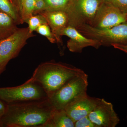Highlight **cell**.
<instances>
[{"mask_svg": "<svg viewBox=\"0 0 127 127\" xmlns=\"http://www.w3.org/2000/svg\"><path fill=\"white\" fill-rule=\"evenodd\" d=\"M104 0H69L65 11L68 26L76 29L83 25L91 26Z\"/></svg>", "mask_w": 127, "mask_h": 127, "instance_id": "4", "label": "cell"}, {"mask_svg": "<svg viewBox=\"0 0 127 127\" xmlns=\"http://www.w3.org/2000/svg\"><path fill=\"white\" fill-rule=\"evenodd\" d=\"M47 98L42 87L31 78L18 86L0 88V99L6 103L45 100Z\"/></svg>", "mask_w": 127, "mask_h": 127, "instance_id": "5", "label": "cell"}, {"mask_svg": "<svg viewBox=\"0 0 127 127\" xmlns=\"http://www.w3.org/2000/svg\"><path fill=\"white\" fill-rule=\"evenodd\" d=\"M114 48L123 52L127 54V45H119V44H113L111 45Z\"/></svg>", "mask_w": 127, "mask_h": 127, "instance_id": "23", "label": "cell"}, {"mask_svg": "<svg viewBox=\"0 0 127 127\" xmlns=\"http://www.w3.org/2000/svg\"><path fill=\"white\" fill-rule=\"evenodd\" d=\"M46 11H65L69 0H45ZM45 10V11H46Z\"/></svg>", "mask_w": 127, "mask_h": 127, "instance_id": "18", "label": "cell"}, {"mask_svg": "<svg viewBox=\"0 0 127 127\" xmlns=\"http://www.w3.org/2000/svg\"><path fill=\"white\" fill-rule=\"evenodd\" d=\"M0 12L10 16L17 25L22 24L19 10L10 0H0Z\"/></svg>", "mask_w": 127, "mask_h": 127, "instance_id": "15", "label": "cell"}, {"mask_svg": "<svg viewBox=\"0 0 127 127\" xmlns=\"http://www.w3.org/2000/svg\"><path fill=\"white\" fill-rule=\"evenodd\" d=\"M17 25L10 16L0 12V42L15 33Z\"/></svg>", "mask_w": 127, "mask_h": 127, "instance_id": "14", "label": "cell"}, {"mask_svg": "<svg viewBox=\"0 0 127 127\" xmlns=\"http://www.w3.org/2000/svg\"></svg>", "mask_w": 127, "mask_h": 127, "instance_id": "28", "label": "cell"}, {"mask_svg": "<svg viewBox=\"0 0 127 127\" xmlns=\"http://www.w3.org/2000/svg\"><path fill=\"white\" fill-rule=\"evenodd\" d=\"M53 109L47 99L6 103L1 127H43Z\"/></svg>", "mask_w": 127, "mask_h": 127, "instance_id": "1", "label": "cell"}, {"mask_svg": "<svg viewBox=\"0 0 127 127\" xmlns=\"http://www.w3.org/2000/svg\"><path fill=\"white\" fill-rule=\"evenodd\" d=\"M60 35L61 37L66 36L70 38L67 43V46L71 52L80 53L85 48L92 47L98 49L102 46L99 41L87 37L75 28L70 26L62 30Z\"/></svg>", "mask_w": 127, "mask_h": 127, "instance_id": "10", "label": "cell"}, {"mask_svg": "<svg viewBox=\"0 0 127 127\" xmlns=\"http://www.w3.org/2000/svg\"><path fill=\"white\" fill-rule=\"evenodd\" d=\"M46 10V4L45 0L36 1L34 12V15L41 14Z\"/></svg>", "mask_w": 127, "mask_h": 127, "instance_id": "22", "label": "cell"}, {"mask_svg": "<svg viewBox=\"0 0 127 127\" xmlns=\"http://www.w3.org/2000/svg\"><path fill=\"white\" fill-rule=\"evenodd\" d=\"M99 99L89 96L87 94L73 101L67 106L65 109L75 123L88 116L95 108Z\"/></svg>", "mask_w": 127, "mask_h": 127, "instance_id": "11", "label": "cell"}, {"mask_svg": "<svg viewBox=\"0 0 127 127\" xmlns=\"http://www.w3.org/2000/svg\"><path fill=\"white\" fill-rule=\"evenodd\" d=\"M127 22V14L104 0L91 26L98 29H107Z\"/></svg>", "mask_w": 127, "mask_h": 127, "instance_id": "8", "label": "cell"}, {"mask_svg": "<svg viewBox=\"0 0 127 127\" xmlns=\"http://www.w3.org/2000/svg\"></svg>", "mask_w": 127, "mask_h": 127, "instance_id": "29", "label": "cell"}, {"mask_svg": "<svg viewBox=\"0 0 127 127\" xmlns=\"http://www.w3.org/2000/svg\"><path fill=\"white\" fill-rule=\"evenodd\" d=\"M84 72L71 65L51 61L40 64L31 78L42 87L48 97L70 79Z\"/></svg>", "mask_w": 127, "mask_h": 127, "instance_id": "2", "label": "cell"}, {"mask_svg": "<svg viewBox=\"0 0 127 127\" xmlns=\"http://www.w3.org/2000/svg\"><path fill=\"white\" fill-rule=\"evenodd\" d=\"M6 104L4 101L0 99V119L2 117L5 112Z\"/></svg>", "mask_w": 127, "mask_h": 127, "instance_id": "25", "label": "cell"}, {"mask_svg": "<svg viewBox=\"0 0 127 127\" xmlns=\"http://www.w3.org/2000/svg\"><path fill=\"white\" fill-rule=\"evenodd\" d=\"M0 127H1V126L0 124Z\"/></svg>", "mask_w": 127, "mask_h": 127, "instance_id": "26", "label": "cell"}, {"mask_svg": "<svg viewBox=\"0 0 127 127\" xmlns=\"http://www.w3.org/2000/svg\"><path fill=\"white\" fill-rule=\"evenodd\" d=\"M11 0V2L15 5L16 7H17L20 15L21 10L25 0Z\"/></svg>", "mask_w": 127, "mask_h": 127, "instance_id": "24", "label": "cell"}, {"mask_svg": "<svg viewBox=\"0 0 127 127\" xmlns=\"http://www.w3.org/2000/svg\"><path fill=\"white\" fill-rule=\"evenodd\" d=\"M10 0V1H11V0Z\"/></svg>", "mask_w": 127, "mask_h": 127, "instance_id": "30", "label": "cell"}, {"mask_svg": "<svg viewBox=\"0 0 127 127\" xmlns=\"http://www.w3.org/2000/svg\"><path fill=\"white\" fill-rule=\"evenodd\" d=\"M75 123L65 109H53L50 118L43 127H74Z\"/></svg>", "mask_w": 127, "mask_h": 127, "instance_id": "13", "label": "cell"}, {"mask_svg": "<svg viewBox=\"0 0 127 127\" xmlns=\"http://www.w3.org/2000/svg\"><path fill=\"white\" fill-rule=\"evenodd\" d=\"M46 18L55 36L57 43H62L60 33L64 28L68 26L67 14L64 11H45L41 13Z\"/></svg>", "mask_w": 127, "mask_h": 127, "instance_id": "12", "label": "cell"}, {"mask_svg": "<svg viewBox=\"0 0 127 127\" xmlns=\"http://www.w3.org/2000/svg\"><path fill=\"white\" fill-rule=\"evenodd\" d=\"M74 127H97L89 118L86 116L75 122Z\"/></svg>", "mask_w": 127, "mask_h": 127, "instance_id": "21", "label": "cell"}, {"mask_svg": "<svg viewBox=\"0 0 127 127\" xmlns=\"http://www.w3.org/2000/svg\"><path fill=\"white\" fill-rule=\"evenodd\" d=\"M35 36L28 27L18 28L15 32L0 42V75L8 63L18 56L30 38Z\"/></svg>", "mask_w": 127, "mask_h": 127, "instance_id": "7", "label": "cell"}, {"mask_svg": "<svg viewBox=\"0 0 127 127\" xmlns=\"http://www.w3.org/2000/svg\"><path fill=\"white\" fill-rule=\"evenodd\" d=\"M35 31L38 34L45 37L51 43H54L56 42L55 36L47 23L39 26Z\"/></svg>", "mask_w": 127, "mask_h": 127, "instance_id": "19", "label": "cell"}, {"mask_svg": "<svg viewBox=\"0 0 127 127\" xmlns=\"http://www.w3.org/2000/svg\"><path fill=\"white\" fill-rule=\"evenodd\" d=\"M35 2V0H24L20 12L22 24L26 22L29 18L34 15Z\"/></svg>", "mask_w": 127, "mask_h": 127, "instance_id": "16", "label": "cell"}, {"mask_svg": "<svg viewBox=\"0 0 127 127\" xmlns=\"http://www.w3.org/2000/svg\"><path fill=\"white\" fill-rule=\"evenodd\" d=\"M77 29L87 37L99 41L102 46L127 45V22L107 29H98L85 25Z\"/></svg>", "mask_w": 127, "mask_h": 127, "instance_id": "6", "label": "cell"}, {"mask_svg": "<svg viewBox=\"0 0 127 127\" xmlns=\"http://www.w3.org/2000/svg\"><path fill=\"white\" fill-rule=\"evenodd\" d=\"M26 23L28 24V28L30 32L33 33L37 28L42 24L47 23L46 18L41 14L34 15L29 18Z\"/></svg>", "mask_w": 127, "mask_h": 127, "instance_id": "17", "label": "cell"}, {"mask_svg": "<svg viewBox=\"0 0 127 127\" xmlns=\"http://www.w3.org/2000/svg\"><path fill=\"white\" fill-rule=\"evenodd\" d=\"M35 0L37 1V0Z\"/></svg>", "mask_w": 127, "mask_h": 127, "instance_id": "27", "label": "cell"}, {"mask_svg": "<svg viewBox=\"0 0 127 127\" xmlns=\"http://www.w3.org/2000/svg\"><path fill=\"white\" fill-rule=\"evenodd\" d=\"M88 75L83 72L73 77L47 98L53 109H65L79 98L87 95Z\"/></svg>", "mask_w": 127, "mask_h": 127, "instance_id": "3", "label": "cell"}, {"mask_svg": "<svg viewBox=\"0 0 127 127\" xmlns=\"http://www.w3.org/2000/svg\"><path fill=\"white\" fill-rule=\"evenodd\" d=\"M88 116L97 127H115L120 122L113 105L103 98L99 99L95 108Z\"/></svg>", "mask_w": 127, "mask_h": 127, "instance_id": "9", "label": "cell"}, {"mask_svg": "<svg viewBox=\"0 0 127 127\" xmlns=\"http://www.w3.org/2000/svg\"><path fill=\"white\" fill-rule=\"evenodd\" d=\"M111 3L116 7L118 8L120 10L127 14V0H104Z\"/></svg>", "mask_w": 127, "mask_h": 127, "instance_id": "20", "label": "cell"}]
</instances>
